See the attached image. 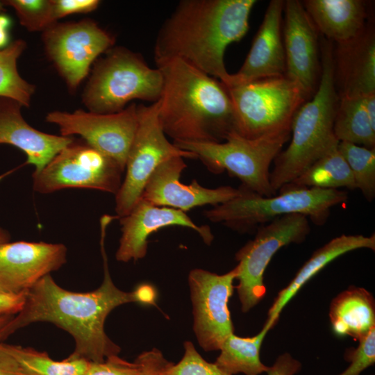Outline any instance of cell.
<instances>
[{
    "label": "cell",
    "instance_id": "d6986e66",
    "mask_svg": "<svg viewBox=\"0 0 375 375\" xmlns=\"http://www.w3.org/2000/svg\"><path fill=\"white\" fill-rule=\"evenodd\" d=\"M285 1L272 0L242 67L231 74L226 87L285 75V56L281 35Z\"/></svg>",
    "mask_w": 375,
    "mask_h": 375
},
{
    "label": "cell",
    "instance_id": "d6a6232c",
    "mask_svg": "<svg viewBox=\"0 0 375 375\" xmlns=\"http://www.w3.org/2000/svg\"><path fill=\"white\" fill-rule=\"evenodd\" d=\"M356 348L346 351L344 358L349 365L339 375H360L375 363V328L358 340Z\"/></svg>",
    "mask_w": 375,
    "mask_h": 375
},
{
    "label": "cell",
    "instance_id": "e0dca14e",
    "mask_svg": "<svg viewBox=\"0 0 375 375\" xmlns=\"http://www.w3.org/2000/svg\"><path fill=\"white\" fill-rule=\"evenodd\" d=\"M183 158L173 157L161 163L148 180L141 199L158 206L186 212L197 206L222 204L239 194L238 188L230 185L208 188L195 179L189 185L183 184L180 181L187 167Z\"/></svg>",
    "mask_w": 375,
    "mask_h": 375
},
{
    "label": "cell",
    "instance_id": "8992f818",
    "mask_svg": "<svg viewBox=\"0 0 375 375\" xmlns=\"http://www.w3.org/2000/svg\"><path fill=\"white\" fill-rule=\"evenodd\" d=\"M162 87L158 68L149 67L138 53L113 46L95 61L81 100L90 112L115 113L134 99L157 101Z\"/></svg>",
    "mask_w": 375,
    "mask_h": 375
},
{
    "label": "cell",
    "instance_id": "30bf717a",
    "mask_svg": "<svg viewBox=\"0 0 375 375\" xmlns=\"http://www.w3.org/2000/svg\"><path fill=\"white\" fill-rule=\"evenodd\" d=\"M310 231L306 216L299 213L283 215L260 225L254 238L239 249L235 254L238 262L235 288L243 312L264 298V273L276 253L286 245L302 243Z\"/></svg>",
    "mask_w": 375,
    "mask_h": 375
},
{
    "label": "cell",
    "instance_id": "d590c367",
    "mask_svg": "<svg viewBox=\"0 0 375 375\" xmlns=\"http://www.w3.org/2000/svg\"><path fill=\"white\" fill-rule=\"evenodd\" d=\"M137 358L142 366L141 375H160L171 363L163 356L160 351L153 349L140 354Z\"/></svg>",
    "mask_w": 375,
    "mask_h": 375
},
{
    "label": "cell",
    "instance_id": "60d3db41",
    "mask_svg": "<svg viewBox=\"0 0 375 375\" xmlns=\"http://www.w3.org/2000/svg\"><path fill=\"white\" fill-rule=\"evenodd\" d=\"M140 303L154 304L156 293L153 288L149 285H142L135 290Z\"/></svg>",
    "mask_w": 375,
    "mask_h": 375
},
{
    "label": "cell",
    "instance_id": "ac0fdd59",
    "mask_svg": "<svg viewBox=\"0 0 375 375\" xmlns=\"http://www.w3.org/2000/svg\"><path fill=\"white\" fill-rule=\"evenodd\" d=\"M119 220L122 235L115 258L119 262L143 258L147 252L149 237L162 228L177 226L192 229L207 244L214 238L208 226H198L186 212L158 206L141 198L131 210Z\"/></svg>",
    "mask_w": 375,
    "mask_h": 375
},
{
    "label": "cell",
    "instance_id": "4fadbf2b",
    "mask_svg": "<svg viewBox=\"0 0 375 375\" xmlns=\"http://www.w3.org/2000/svg\"><path fill=\"white\" fill-rule=\"evenodd\" d=\"M45 119L56 125L60 135H79L92 147L115 160L125 172L126 158L138 127V105L130 103L122 110L100 114L78 109L54 110Z\"/></svg>",
    "mask_w": 375,
    "mask_h": 375
},
{
    "label": "cell",
    "instance_id": "836d02e7",
    "mask_svg": "<svg viewBox=\"0 0 375 375\" xmlns=\"http://www.w3.org/2000/svg\"><path fill=\"white\" fill-rule=\"evenodd\" d=\"M142 366L136 358L134 362L126 360L118 355L107 357L102 362H88L83 375H141Z\"/></svg>",
    "mask_w": 375,
    "mask_h": 375
},
{
    "label": "cell",
    "instance_id": "f6af8a7d",
    "mask_svg": "<svg viewBox=\"0 0 375 375\" xmlns=\"http://www.w3.org/2000/svg\"><path fill=\"white\" fill-rule=\"evenodd\" d=\"M6 6L3 1H0V13L6 11Z\"/></svg>",
    "mask_w": 375,
    "mask_h": 375
},
{
    "label": "cell",
    "instance_id": "5b68a950",
    "mask_svg": "<svg viewBox=\"0 0 375 375\" xmlns=\"http://www.w3.org/2000/svg\"><path fill=\"white\" fill-rule=\"evenodd\" d=\"M234 199L203 212L214 223L239 233H252L262 224L278 217L299 213L317 226L328 220L332 208L345 203L348 194L342 190L304 188L288 184L272 197L260 195L240 185Z\"/></svg>",
    "mask_w": 375,
    "mask_h": 375
},
{
    "label": "cell",
    "instance_id": "83f0119b",
    "mask_svg": "<svg viewBox=\"0 0 375 375\" xmlns=\"http://www.w3.org/2000/svg\"><path fill=\"white\" fill-rule=\"evenodd\" d=\"M24 375H83L88 362L84 359L55 360L47 352L31 347L5 344Z\"/></svg>",
    "mask_w": 375,
    "mask_h": 375
},
{
    "label": "cell",
    "instance_id": "9a60e30c",
    "mask_svg": "<svg viewBox=\"0 0 375 375\" xmlns=\"http://www.w3.org/2000/svg\"><path fill=\"white\" fill-rule=\"evenodd\" d=\"M283 11L285 76L300 85L308 100L321 76L319 32L301 1H285Z\"/></svg>",
    "mask_w": 375,
    "mask_h": 375
},
{
    "label": "cell",
    "instance_id": "ee69618b",
    "mask_svg": "<svg viewBox=\"0 0 375 375\" xmlns=\"http://www.w3.org/2000/svg\"><path fill=\"white\" fill-rule=\"evenodd\" d=\"M13 316H4L0 317V328L3 326Z\"/></svg>",
    "mask_w": 375,
    "mask_h": 375
},
{
    "label": "cell",
    "instance_id": "9c48e42d",
    "mask_svg": "<svg viewBox=\"0 0 375 375\" xmlns=\"http://www.w3.org/2000/svg\"><path fill=\"white\" fill-rule=\"evenodd\" d=\"M124 169L83 139L74 138L38 172L33 189L49 194L66 188H84L116 194Z\"/></svg>",
    "mask_w": 375,
    "mask_h": 375
},
{
    "label": "cell",
    "instance_id": "ba28073f",
    "mask_svg": "<svg viewBox=\"0 0 375 375\" xmlns=\"http://www.w3.org/2000/svg\"><path fill=\"white\" fill-rule=\"evenodd\" d=\"M226 88L235 130L247 138L291 130L295 112L307 101L300 85L285 75Z\"/></svg>",
    "mask_w": 375,
    "mask_h": 375
},
{
    "label": "cell",
    "instance_id": "74e56055",
    "mask_svg": "<svg viewBox=\"0 0 375 375\" xmlns=\"http://www.w3.org/2000/svg\"><path fill=\"white\" fill-rule=\"evenodd\" d=\"M26 293L12 294L0 290V317L12 316L22 308Z\"/></svg>",
    "mask_w": 375,
    "mask_h": 375
},
{
    "label": "cell",
    "instance_id": "7bdbcfd3",
    "mask_svg": "<svg viewBox=\"0 0 375 375\" xmlns=\"http://www.w3.org/2000/svg\"><path fill=\"white\" fill-rule=\"evenodd\" d=\"M11 235L9 231L0 226V246L10 242Z\"/></svg>",
    "mask_w": 375,
    "mask_h": 375
},
{
    "label": "cell",
    "instance_id": "1f68e13d",
    "mask_svg": "<svg viewBox=\"0 0 375 375\" xmlns=\"http://www.w3.org/2000/svg\"><path fill=\"white\" fill-rule=\"evenodd\" d=\"M184 349L181 360L171 362L160 375H231L203 358L191 342H185Z\"/></svg>",
    "mask_w": 375,
    "mask_h": 375
},
{
    "label": "cell",
    "instance_id": "f35d334b",
    "mask_svg": "<svg viewBox=\"0 0 375 375\" xmlns=\"http://www.w3.org/2000/svg\"><path fill=\"white\" fill-rule=\"evenodd\" d=\"M0 375H24L15 359L0 342Z\"/></svg>",
    "mask_w": 375,
    "mask_h": 375
},
{
    "label": "cell",
    "instance_id": "f1b7e54d",
    "mask_svg": "<svg viewBox=\"0 0 375 375\" xmlns=\"http://www.w3.org/2000/svg\"><path fill=\"white\" fill-rule=\"evenodd\" d=\"M26 42L17 39L0 50V96L11 98L29 108L35 92V85L30 83L19 73L17 62L26 49Z\"/></svg>",
    "mask_w": 375,
    "mask_h": 375
},
{
    "label": "cell",
    "instance_id": "cb8c5ba5",
    "mask_svg": "<svg viewBox=\"0 0 375 375\" xmlns=\"http://www.w3.org/2000/svg\"><path fill=\"white\" fill-rule=\"evenodd\" d=\"M333 332L360 340L375 328V301L366 289L350 287L331 301L328 312Z\"/></svg>",
    "mask_w": 375,
    "mask_h": 375
},
{
    "label": "cell",
    "instance_id": "f546056e",
    "mask_svg": "<svg viewBox=\"0 0 375 375\" xmlns=\"http://www.w3.org/2000/svg\"><path fill=\"white\" fill-rule=\"evenodd\" d=\"M338 149L351 170L356 189L372 202L375 198V148L339 142Z\"/></svg>",
    "mask_w": 375,
    "mask_h": 375
},
{
    "label": "cell",
    "instance_id": "2e32d148",
    "mask_svg": "<svg viewBox=\"0 0 375 375\" xmlns=\"http://www.w3.org/2000/svg\"><path fill=\"white\" fill-rule=\"evenodd\" d=\"M67 247L61 243L9 242L0 246V290L12 294L26 293L44 276L67 261Z\"/></svg>",
    "mask_w": 375,
    "mask_h": 375
},
{
    "label": "cell",
    "instance_id": "8d00e7d4",
    "mask_svg": "<svg viewBox=\"0 0 375 375\" xmlns=\"http://www.w3.org/2000/svg\"><path fill=\"white\" fill-rule=\"evenodd\" d=\"M301 368V362L290 353L285 352L277 357L265 373L267 375H296Z\"/></svg>",
    "mask_w": 375,
    "mask_h": 375
},
{
    "label": "cell",
    "instance_id": "7a4b0ae2",
    "mask_svg": "<svg viewBox=\"0 0 375 375\" xmlns=\"http://www.w3.org/2000/svg\"><path fill=\"white\" fill-rule=\"evenodd\" d=\"M255 0H182L162 24L154 44L156 62L181 59L226 85L224 53L244 38Z\"/></svg>",
    "mask_w": 375,
    "mask_h": 375
},
{
    "label": "cell",
    "instance_id": "4316f807",
    "mask_svg": "<svg viewBox=\"0 0 375 375\" xmlns=\"http://www.w3.org/2000/svg\"><path fill=\"white\" fill-rule=\"evenodd\" d=\"M333 132L339 142L375 148V128L364 109L361 98H339Z\"/></svg>",
    "mask_w": 375,
    "mask_h": 375
},
{
    "label": "cell",
    "instance_id": "52a82bcc",
    "mask_svg": "<svg viewBox=\"0 0 375 375\" xmlns=\"http://www.w3.org/2000/svg\"><path fill=\"white\" fill-rule=\"evenodd\" d=\"M290 136V129L256 138H247L233 131L221 142L173 143L194 153L210 172L227 171L240 179L242 185L260 195L272 197L277 192L270 184L269 167Z\"/></svg>",
    "mask_w": 375,
    "mask_h": 375
},
{
    "label": "cell",
    "instance_id": "277c9868",
    "mask_svg": "<svg viewBox=\"0 0 375 375\" xmlns=\"http://www.w3.org/2000/svg\"><path fill=\"white\" fill-rule=\"evenodd\" d=\"M319 49L321 76L317 89L295 112L291 124L290 142L274 160L269 180L276 192L339 143L333 132L339 97L335 84L332 42L324 38Z\"/></svg>",
    "mask_w": 375,
    "mask_h": 375
},
{
    "label": "cell",
    "instance_id": "603a6c76",
    "mask_svg": "<svg viewBox=\"0 0 375 375\" xmlns=\"http://www.w3.org/2000/svg\"><path fill=\"white\" fill-rule=\"evenodd\" d=\"M359 249L374 251V233L370 236L342 234L315 250L289 284L278 292L268 311L266 322L276 325L283 309L310 279L338 257Z\"/></svg>",
    "mask_w": 375,
    "mask_h": 375
},
{
    "label": "cell",
    "instance_id": "d4e9b609",
    "mask_svg": "<svg viewBox=\"0 0 375 375\" xmlns=\"http://www.w3.org/2000/svg\"><path fill=\"white\" fill-rule=\"evenodd\" d=\"M273 327L266 322L262 330L253 337L243 338L231 334L220 347V353L215 364L231 375L265 373L269 366L262 362L260 352L265 337Z\"/></svg>",
    "mask_w": 375,
    "mask_h": 375
},
{
    "label": "cell",
    "instance_id": "b9f144b4",
    "mask_svg": "<svg viewBox=\"0 0 375 375\" xmlns=\"http://www.w3.org/2000/svg\"><path fill=\"white\" fill-rule=\"evenodd\" d=\"M362 99L367 117L372 126L375 128V93L367 94Z\"/></svg>",
    "mask_w": 375,
    "mask_h": 375
},
{
    "label": "cell",
    "instance_id": "44dd1931",
    "mask_svg": "<svg viewBox=\"0 0 375 375\" xmlns=\"http://www.w3.org/2000/svg\"><path fill=\"white\" fill-rule=\"evenodd\" d=\"M335 84L339 98H361L375 93V32L367 26L356 39L338 44Z\"/></svg>",
    "mask_w": 375,
    "mask_h": 375
},
{
    "label": "cell",
    "instance_id": "6da1fadb",
    "mask_svg": "<svg viewBox=\"0 0 375 375\" xmlns=\"http://www.w3.org/2000/svg\"><path fill=\"white\" fill-rule=\"evenodd\" d=\"M106 232L101 231L100 246L103 261V280L96 290L75 292L59 286L48 274L26 293L22 310L0 328V342L17 331L35 322H50L68 332L75 347L67 358L102 362L118 355L121 348L106 335L104 324L116 307L139 302L136 291L124 292L111 278L105 251Z\"/></svg>",
    "mask_w": 375,
    "mask_h": 375
},
{
    "label": "cell",
    "instance_id": "e575fe53",
    "mask_svg": "<svg viewBox=\"0 0 375 375\" xmlns=\"http://www.w3.org/2000/svg\"><path fill=\"white\" fill-rule=\"evenodd\" d=\"M52 15L55 22L73 14L88 13L95 10L99 0H51Z\"/></svg>",
    "mask_w": 375,
    "mask_h": 375
},
{
    "label": "cell",
    "instance_id": "4dcf8cb0",
    "mask_svg": "<svg viewBox=\"0 0 375 375\" xmlns=\"http://www.w3.org/2000/svg\"><path fill=\"white\" fill-rule=\"evenodd\" d=\"M12 8L20 24L31 32H43L56 22L53 19L51 0H4Z\"/></svg>",
    "mask_w": 375,
    "mask_h": 375
},
{
    "label": "cell",
    "instance_id": "3957f363",
    "mask_svg": "<svg viewBox=\"0 0 375 375\" xmlns=\"http://www.w3.org/2000/svg\"><path fill=\"white\" fill-rule=\"evenodd\" d=\"M162 76L158 118L174 142H221L235 130L225 85L177 58L156 62Z\"/></svg>",
    "mask_w": 375,
    "mask_h": 375
},
{
    "label": "cell",
    "instance_id": "ab89813d",
    "mask_svg": "<svg viewBox=\"0 0 375 375\" xmlns=\"http://www.w3.org/2000/svg\"><path fill=\"white\" fill-rule=\"evenodd\" d=\"M12 19L3 12L0 13V50L6 48L10 44V28Z\"/></svg>",
    "mask_w": 375,
    "mask_h": 375
},
{
    "label": "cell",
    "instance_id": "7c38bea8",
    "mask_svg": "<svg viewBox=\"0 0 375 375\" xmlns=\"http://www.w3.org/2000/svg\"><path fill=\"white\" fill-rule=\"evenodd\" d=\"M42 33L46 55L70 92L76 90L92 64L115 44L114 37L91 19L57 22Z\"/></svg>",
    "mask_w": 375,
    "mask_h": 375
},
{
    "label": "cell",
    "instance_id": "7402d4cb",
    "mask_svg": "<svg viewBox=\"0 0 375 375\" xmlns=\"http://www.w3.org/2000/svg\"><path fill=\"white\" fill-rule=\"evenodd\" d=\"M302 3L317 31L337 44L353 40L367 26L365 1L306 0Z\"/></svg>",
    "mask_w": 375,
    "mask_h": 375
},
{
    "label": "cell",
    "instance_id": "484cf974",
    "mask_svg": "<svg viewBox=\"0 0 375 375\" xmlns=\"http://www.w3.org/2000/svg\"><path fill=\"white\" fill-rule=\"evenodd\" d=\"M289 184L328 190L356 189L351 170L338 147L324 155Z\"/></svg>",
    "mask_w": 375,
    "mask_h": 375
},
{
    "label": "cell",
    "instance_id": "5bb4252c",
    "mask_svg": "<svg viewBox=\"0 0 375 375\" xmlns=\"http://www.w3.org/2000/svg\"><path fill=\"white\" fill-rule=\"evenodd\" d=\"M236 276L235 267L221 275L202 269H192L188 275L193 330L206 351L219 350L224 340L234 333L228 301Z\"/></svg>",
    "mask_w": 375,
    "mask_h": 375
},
{
    "label": "cell",
    "instance_id": "8fae6325",
    "mask_svg": "<svg viewBox=\"0 0 375 375\" xmlns=\"http://www.w3.org/2000/svg\"><path fill=\"white\" fill-rule=\"evenodd\" d=\"M176 156L197 158L194 153L168 140L159 121L158 101L149 106L138 105V127L128 153L125 176L115 195V210L119 219L126 215L140 200L156 168Z\"/></svg>",
    "mask_w": 375,
    "mask_h": 375
},
{
    "label": "cell",
    "instance_id": "ffe728a7",
    "mask_svg": "<svg viewBox=\"0 0 375 375\" xmlns=\"http://www.w3.org/2000/svg\"><path fill=\"white\" fill-rule=\"evenodd\" d=\"M23 106L15 99L0 96V144H9L22 151L26 162L38 172L74 137L47 133L31 126L24 118Z\"/></svg>",
    "mask_w": 375,
    "mask_h": 375
}]
</instances>
